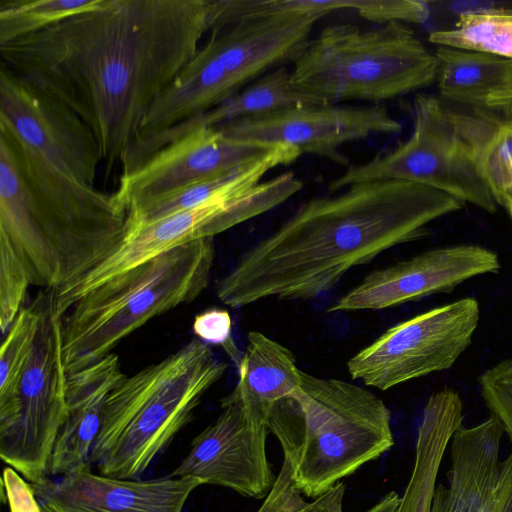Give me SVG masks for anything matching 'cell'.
Returning a JSON list of instances; mask_svg holds the SVG:
<instances>
[{"label": "cell", "mask_w": 512, "mask_h": 512, "mask_svg": "<svg viewBox=\"0 0 512 512\" xmlns=\"http://www.w3.org/2000/svg\"><path fill=\"white\" fill-rule=\"evenodd\" d=\"M238 368L239 379L229 396L268 419L272 407L301 387V370L292 351L258 331L247 334Z\"/></svg>", "instance_id": "obj_21"}, {"label": "cell", "mask_w": 512, "mask_h": 512, "mask_svg": "<svg viewBox=\"0 0 512 512\" xmlns=\"http://www.w3.org/2000/svg\"><path fill=\"white\" fill-rule=\"evenodd\" d=\"M100 3L101 0H1L0 44L39 32Z\"/></svg>", "instance_id": "obj_26"}, {"label": "cell", "mask_w": 512, "mask_h": 512, "mask_svg": "<svg viewBox=\"0 0 512 512\" xmlns=\"http://www.w3.org/2000/svg\"><path fill=\"white\" fill-rule=\"evenodd\" d=\"M38 500L41 505L42 512H62L58 507H56L51 502L41 498H38Z\"/></svg>", "instance_id": "obj_37"}, {"label": "cell", "mask_w": 512, "mask_h": 512, "mask_svg": "<svg viewBox=\"0 0 512 512\" xmlns=\"http://www.w3.org/2000/svg\"><path fill=\"white\" fill-rule=\"evenodd\" d=\"M32 285L24 259L11 244L0 236V328L5 334L24 307L25 295Z\"/></svg>", "instance_id": "obj_29"}, {"label": "cell", "mask_w": 512, "mask_h": 512, "mask_svg": "<svg viewBox=\"0 0 512 512\" xmlns=\"http://www.w3.org/2000/svg\"><path fill=\"white\" fill-rule=\"evenodd\" d=\"M504 434L491 415L454 433L447 481L436 485L431 512H483L499 478Z\"/></svg>", "instance_id": "obj_19"}, {"label": "cell", "mask_w": 512, "mask_h": 512, "mask_svg": "<svg viewBox=\"0 0 512 512\" xmlns=\"http://www.w3.org/2000/svg\"><path fill=\"white\" fill-rule=\"evenodd\" d=\"M501 205L506 208L512 219V187L504 195Z\"/></svg>", "instance_id": "obj_36"}, {"label": "cell", "mask_w": 512, "mask_h": 512, "mask_svg": "<svg viewBox=\"0 0 512 512\" xmlns=\"http://www.w3.org/2000/svg\"><path fill=\"white\" fill-rule=\"evenodd\" d=\"M193 333L204 343L221 346L238 367L242 354L232 338V319L226 309L209 308L194 318Z\"/></svg>", "instance_id": "obj_31"}, {"label": "cell", "mask_w": 512, "mask_h": 512, "mask_svg": "<svg viewBox=\"0 0 512 512\" xmlns=\"http://www.w3.org/2000/svg\"><path fill=\"white\" fill-rule=\"evenodd\" d=\"M226 370L210 345L196 338L125 376L106 401L91 467L104 476L139 479Z\"/></svg>", "instance_id": "obj_5"}, {"label": "cell", "mask_w": 512, "mask_h": 512, "mask_svg": "<svg viewBox=\"0 0 512 512\" xmlns=\"http://www.w3.org/2000/svg\"><path fill=\"white\" fill-rule=\"evenodd\" d=\"M215 128L231 140L294 147L301 154L316 155L348 168L351 164L340 151L342 145L374 135L397 134L402 125L379 104H305Z\"/></svg>", "instance_id": "obj_13"}, {"label": "cell", "mask_w": 512, "mask_h": 512, "mask_svg": "<svg viewBox=\"0 0 512 512\" xmlns=\"http://www.w3.org/2000/svg\"><path fill=\"white\" fill-rule=\"evenodd\" d=\"M277 146L226 138L215 128H201L170 143L127 173L114 196L127 211L252 162Z\"/></svg>", "instance_id": "obj_16"}, {"label": "cell", "mask_w": 512, "mask_h": 512, "mask_svg": "<svg viewBox=\"0 0 512 512\" xmlns=\"http://www.w3.org/2000/svg\"><path fill=\"white\" fill-rule=\"evenodd\" d=\"M322 17L270 12L211 25L205 44L151 106L138 137L206 112L267 72L293 64Z\"/></svg>", "instance_id": "obj_7"}, {"label": "cell", "mask_w": 512, "mask_h": 512, "mask_svg": "<svg viewBox=\"0 0 512 512\" xmlns=\"http://www.w3.org/2000/svg\"><path fill=\"white\" fill-rule=\"evenodd\" d=\"M300 155L296 148L277 146L252 162L131 207L127 211L128 231L215 199L246 192L258 185L270 170L289 165Z\"/></svg>", "instance_id": "obj_22"}, {"label": "cell", "mask_w": 512, "mask_h": 512, "mask_svg": "<svg viewBox=\"0 0 512 512\" xmlns=\"http://www.w3.org/2000/svg\"><path fill=\"white\" fill-rule=\"evenodd\" d=\"M268 419L239 400L224 397L218 417L191 442L169 474L265 498L276 480L266 453Z\"/></svg>", "instance_id": "obj_14"}, {"label": "cell", "mask_w": 512, "mask_h": 512, "mask_svg": "<svg viewBox=\"0 0 512 512\" xmlns=\"http://www.w3.org/2000/svg\"><path fill=\"white\" fill-rule=\"evenodd\" d=\"M463 418V402L456 390L444 388L428 398L418 427L412 473L395 512H431L441 462Z\"/></svg>", "instance_id": "obj_20"}, {"label": "cell", "mask_w": 512, "mask_h": 512, "mask_svg": "<svg viewBox=\"0 0 512 512\" xmlns=\"http://www.w3.org/2000/svg\"><path fill=\"white\" fill-rule=\"evenodd\" d=\"M437 46L491 53L512 60V10L463 12L453 26L429 33Z\"/></svg>", "instance_id": "obj_25"}, {"label": "cell", "mask_w": 512, "mask_h": 512, "mask_svg": "<svg viewBox=\"0 0 512 512\" xmlns=\"http://www.w3.org/2000/svg\"><path fill=\"white\" fill-rule=\"evenodd\" d=\"M487 109L512 111V77L502 90L489 98Z\"/></svg>", "instance_id": "obj_34"}, {"label": "cell", "mask_w": 512, "mask_h": 512, "mask_svg": "<svg viewBox=\"0 0 512 512\" xmlns=\"http://www.w3.org/2000/svg\"><path fill=\"white\" fill-rule=\"evenodd\" d=\"M279 205L274 186L261 182L254 188L176 212L127 232L119 248L91 272L56 290L63 315L84 294L106 280L180 245L209 238L260 216Z\"/></svg>", "instance_id": "obj_12"}, {"label": "cell", "mask_w": 512, "mask_h": 512, "mask_svg": "<svg viewBox=\"0 0 512 512\" xmlns=\"http://www.w3.org/2000/svg\"><path fill=\"white\" fill-rule=\"evenodd\" d=\"M212 0H101L94 9L0 44L1 66L76 114L106 175L153 103L200 48Z\"/></svg>", "instance_id": "obj_1"}, {"label": "cell", "mask_w": 512, "mask_h": 512, "mask_svg": "<svg viewBox=\"0 0 512 512\" xmlns=\"http://www.w3.org/2000/svg\"><path fill=\"white\" fill-rule=\"evenodd\" d=\"M0 236L17 249L32 285L62 289L123 243L128 212L95 188L101 163L87 125L0 66Z\"/></svg>", "instance_id": "obj_2"}, {"label": "cell", "mask_w": 512, "mask_h": 512, "mask_svg": "<svg viewBox=\"0 0 512 512\" xmlns=\"http://www.w3.org/2000/svg\"><path fill=\"white\" fill-rule=\"evenodd\" d=\"M481 398L512 443V357L487 368L478 378Z\"/></svg>", "instance_id": "obj_30"}, {"label": "cell", "mask_w": 512, "mask_h": 512, "mask_svg": "<svg viewBox=\"0 0 512 512\" xmlns=\"http://www.w3.org/2000/svg\"><path fill=\"white\" fill-rule=\"evenodd\" d=\"M1 482L2 497L8 505L9 512H42L32 484L13 468H4Z\"/></svg>", "instance_id": "obj_32"}, {"label": "cell", "mask_w": 512, "mask_h": 512, "mask_svg": "<svg viewBox=\"0 0 512 512\" xmlns=\"http://www.w3.org/2000/svg\"><path fill=\"white\" fill-rule=\"evenodd\" d=\"M124 377L120 359L114 353L68 374L66 416L50 456L48 478L91 467V453L101 428L106 401Z\"/></svg>", "instance_id": "obj_18"}, {"label": "cell", "mask_w": 512, "mask_h": 512, "mask_svg": "<svg viewBox=\"0 0 512 512\" xmlns=\"http://www.w3.org/2000/svg\"><path fill=\"white\" fill-rule=\"evenodd\" d=\"M413 112V131L406 141L362 164L350 165L328 184V191L336 193L358 182L402 180L494 213L497 203L452 109L436 96L420 94L414 99Z\"/></svg>", "instance_id": "obj_9"}, {"label": "cell", "mask_w": 512, "mask_h": 512, "mask_svg": "<svg viewBox=\"0 0 512 512\" xmlns=\"http://www.w3.org/2000/svg\"><path fill=\"white\" fill-rule=\"evenodd\" d=\"M437 85L441 97L472 109H487L491 96L512 77V60L491 53L437 46Z\"/></svg>", "instance_id": "obj_23"}, {"label": "cell", "mask_w": 512, "mask_h": 512, "mask_svg": "<svg viewBox=\"0 0 512 512\" xmlns=\"http://www.w3.org/2000/svg\"><path fill=\"white\" fill-rule=\"evenodd\" d=\"M345 489V484L339 482L312 502H307L295 485L289 463L284 460L273 487L257 512H343Z\"/></svg>", "instance_id": "obj_28"}, {"label": "cell", "mask_w": 512, "mask_h": 512, "mask_svg": "<svg viewBox=\"0 0 512 512\" xmlns=\"http://www.w3.org/2000/svg\"><path fill=\"white\" fill-rule=\"evenodd\" d=\"M214 238L163 252L81 296L62 317L67 374L86 368L152 318L195 300L207 288Z\"/></svg>", "instance_id": "obj_6"}, {"label": "cell", "mask_w": 512, "mask_h": 512, "mask_svg": "<svg viewBox=\"0 0 512 512\" xmlns=\"http://www.w3.org/2000/svg\"><path fill=\"white\" fill-rule=\"evenodd\" d=\"M494 251L476 244H459L424 251L409 259L368 273L327 312L377 311L447 293L462 283L497 273Z\"/></svg>", "instance_id": "obj_15"}, {"label": "cell", "mask_w": 512, "mask_h": 512, "mask_svg": "<svg viewBox=\"0 0 512 512\" xmlns=\"http://www.w3.org/2000/svg\"><path fill=\"white\" fill-rule=\"evenodd\" d=\"M483 512H512V450L502 460L498 481Z\"/></svg>", "instance_id": "obj_33"}, {"label": "cell", "mask_w": 512, "mask_h": 512, "mask_svg": "<svg viewBox=\"0 0 512 512\" xmlns=\"http://www.w3.org/2000/svg\"><path fill=\"white\" fill-rule=\"evenodd\" d=\"M438 60L402 22L327 26L293 63L292 81L325 104H378L430 86Z\"/></svg>", "instance_id": "obj_8"}, {"label": "cell", "mask_w": 512, "mask_h": 512, "mask_svg": "<svg viewBox=\"0 0 512 512\" xmlns=\"http://www.w3.org/2000/svg\"><path fill=\"white\" fill-rule=\"evenodd\" d=\"M40 324L38 295L24 306L6 332L0 353V415L13 406Z\"/></svg>", "instance_id": "obj_27"}, {"label": "cell", "mask_w": 512, "mask_h": 512, "mask_svg": "<svg viewBox=\"0 0 512 512\" xmlns=\"http://www.w3.org/2000/svg\"><path fill=\"white\" fill-rule=\"evenodd\" d=\"M268 429L279 441L296 487L315 499L394 445L391 415L370 390L301 372V387L278 401Z\"/></svg>", "instance_id": "obj_4"}, {"label": "cell", "mask_w": 512, "mask_h": 512, "mask_svg": "<svg viewBox=\"0 0 512 512\" xmlns=\"http://www.w3.org/2000/svg\"><path fill=\"white\" fill-rule=\"evenodd\" d=\"M462 206L442 191L402 180L358 182L311 198L218 280L217 297L231 308L267 298H318L351 269L421 239L430 223Z\"/></svg>", "instance_id": "obj_3"}, {"label": "cell", "mask_w": 512, "mask_h": 512, "mask_svg": "<svg viewBox=\"0 0 512 512\" xmlns=\"http://www.w3.org/2000/svg\"><path fill=\"white\" fill-rule=\"evenodd\" d=\"M497 204L512 187V111L452 109Z\"/></svg>", "instance_id": "obj_24"}, {"label": "cell", "mask_w": 512, "mask_h": 512, "mask_svg": "<svg viewBox=\"0 0 512 512\" xmlns=\"http://www.w3.org/2000/svg\"><path fill=\"white\" fill-rule=\"evenodd\" d=\"M399 501V494L396 491H390L365 512H395Z\"/></svg>", "instance_id": "obj_35"}, {"label": "cell", "mask_w": 512, "mask_h": 512, "mask_svg": "<svg viewBox=\"0 0 512 512\" xmlns=\"http://www.w3.org/2000/svg\"><path fill=\"white\" fill-rule=\"evenodd\" d=\"M40 324L11 409L0 415V456L32 485L48 479L53 446L66 416L67 371L56 289L38 294Z\"/></svg>", "instance_id": "obj_10"}, {"label": "cell", "mask_w": 512, "mask_h": 512, "mask_svg": "<svg viewBox=\"0 0 512 512\" xmlns=\"http://www.w3.org/2000/svg\"><path fill=\"white\" fill-rule=\"evenodd\" d=\"M201 482L193 477L120 479L91 467L32 485L62 512H182Z\"/></svg>", "instance_id": "obj_17"}, {"label": "cell", "mask_w": 512, "mask_h": 512, "mask_svg": "<svg viewBox=\"0 0 512 512\" xmlns=\"http://www.w3.org/2000/svg\"><path fill=\"white\" fill-rule=\"evenodd\" d=\"M480 305L464 297L399 322L347 362L352 379L385 391L450 369L472 343Z\"/></svg>", "instance_id": "obj_11"}]
</instances>
